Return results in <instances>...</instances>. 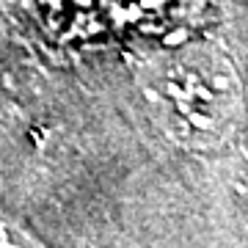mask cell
Here are the masks:
<instances>
[{
    "label": "cell",
    "mask_w": 248,
    "mask_h": 248,
    "mask_svg": "<svg viewBox=\"0 0 248 248\" xmlns=\"http://www.w3.org/2000/svg\"><path fill=\"white\" fill-rule=\"evenodd\" d=\"M0 248H47V246L0 210Z\"/></svg>",
    "instance_id": "cell-2"
},
{
    "label": "cell",
    "mask_w": 248,
    "mask_h": 248,
    "mask_svg": "<svg viewBox=\"0 0 248 248\" xmlns=\"http://www.w3.org/2000/svg\"><path fill=\"white\" fill-rule=\"evenodd\" d=\"M155 122L182 146H218L240 110V80L210 50L155 58L138 75Z\"/></svg>",
    "instance_id": "cell-1"
}]
</instances>
